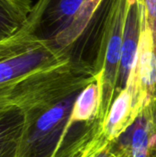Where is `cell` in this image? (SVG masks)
<instances>
[{"label": "cell", "mask_w": 156, "mask_h": 157, "mask_svg": "<svg viewBox=\"0 0 156 157\" xmlns=\"http://www.w3.org/2000/svg\"><path fill=\"white\" fill-rule=\"evenodd\" d=\"M131 0H103L92 20L97 34L94 68L100 88L99 116L105 121L117 90L125 24Z\"/></svg>", "instance_id": "1"}, {"label": "cell", "mask_w": 156, "mask_h": 157, "mask_svg": "<svg viewBox=\"0 0 156 157\" xmlns=\"http://www.w3.org/2000/svg\"><path fill=\"white\" fill-rule=\"evenodd\" d=\"M74 59L68 52L40 40L0 60V97L19 80Z\"/></svg>", "instance_id": "2"}, {"label": "cell", "mask_w": 156, "mask_h": 157, "mask_svg": "<svg viewBox=\"0 0 156 157\" xmlns=\"http://www.w3.org/2000/svg\"><path fill=\"white\" fill-rule=\"evenodd\" d=\"M86 0H50L33 5L23 30L39 40L51 41L73 20Z\"/></svg>", "instance_id": "3"}, {"label": "cell", "mask_w": 156, "mask_h": 157, "mask_svg": "<svg viewBox=\"0 0 156 157\" xmlns=\"http://www.w3.org/2000/svg\"><path fill=\"white\" fill-rule=\"evenodd\" d=\"M130 80L136 86L144 109L156 94V44L142 6V32L135 67Z\"/></svg>", "instance_id": "4"}, {"label": "cell", "mask_w": 156, "mask_h": 157, "mask_svg": "<svg viewBox=\"0 0 156 157\" xmlns=\"http://www.w3.org/2000/svg\"><path fill=\"white\" fill-rule=\"evenodd\" d=\"M142 32V4L140 0H131L125 24L121 58L119 70L117 90H124L135 67Z\"/></svg>", "instance_id": "5"}, {"label": "cell", "mask_w": 156, "mask_h": 157, "mask_svg": "<svg viewBox=\"0 0 156 157\" xmlns=\"http://www.w3.org/2000/svg\"><path fill=\"white\" fill-rule=\"evenodd\" d=\"M27 127V116L19 108L0 109V157H19Z\"/></svg>", "instance_id": "6"}, {"label": "cell", "mask_w": 156, "mask_h": 157, "mask_svg": "<svg viewBox=\"0 0 156 157\" xmlns=\"http://www.w3.org/2000/svg\"><path fill=\"white\" fill-rule=\"evenodd\" d=\"M133 108V98L131 90L126 87L120 91L113 101L103 122V132L108 141L119 137L137 118Z\"/></svg>", "instance_id": "7"}, {"label": "cell", "mask_w": 156, "mask_h": 157, "mask_svg": "<svg viewBox=\"0 0 156 157\" xmlns=\"http://www.w3.org/2000/svg\"><path fill=\"white\" fill-rule=\"evenodd\" d=\"M102 2L103 0H86L70 24L51 41V44L72 54L73 48L86 31Z\"/></svg>", "instance_id": "8"}, {"label": "cell", "mask_w": 156, "mask_h": 157, "mask_svg": "<svg viewBox=\"0 0 156 157\" xmlns=\"http://www.w3.org/2000/svg\"><path fill=\"white\" fill-rule=\"evenodd\" d=\"M31 9L10 0H0V43L19 33Z\"/></svg>", "instance_id": "9"}, {"label": "cell", "mask_w": 156, "mask_h": 157, "mask_svg": "<svg viewBox=\"0 0 156 157\" xmlns=\"http://www.w3.org/2000/svg\"><path fill=\"white\" fill-rule=\"evenodd\" d=\"M100 88L97 80L85 87L74 102L71 122L89 121L99 117Z\"/></svg>", "instance_id": "10"}, {"label": "cell", "mask_w": 156, "mask_h": 157, "mask_svg": "<svg viewBox=\"0 0 156 157\" xmlns=\"http://www.w3.org/2000/svg\"><path fill=\"white\" fill-rule=\"evenodd\" d=\"M126 132L127 146L131 148V157H148L150 138V117L145 107Z\"/></svg>", "instance_id": "11"}, {"label": "cell", "mask_w": 156, "mask_h": 157, "mask_svg": "<svg viewBox=\"0 0 156 157\" xmlns=\"http://www.w3.org/2000/svg\"><path fill=\"white\" fill-rule=\"evenodd\" d=\"M38 41L40 40L29 35H27L22 28L17 35L6 41L0 43V60L27 47H29Z\"/></svg>", "instance_id": "12"}, {"label": "cell", "mask_w": 156, "mask_h": 157, "mask_svg": "<svg viewBox=\"0 0 156 157\" xmlns=\"http://www.w3.org/2000/svg\"><path fill=\"white\" fill-rule=\"evenodd\" d=\"M150 117V138L148 157H156V94L147 105Z\"/></svg>", "instance_id": "13"}, {"label": "cell", "mask_w": 156, "mask_h": 157, "mask_svg": "<svg viewBox=\"0 0 156 157\" xmlns=\"http://www.w3.org/2000/svg\"><path fill=\"white\" fill-rule=\"evenodd\" d=\"M156 44V0H140Z\"/></svg>", "instance_id": "14"}, {"label": "cell", "mask_w": 156, "mask_h": 157, "mask_svg": "<svg viewBox=\"0 0 156 157\" xmlns=\"http://www.w3.org/2000/svg\"><path fill=\"white\" fill-rule=\"evenodd\" d=\"M13 2L18 4V5H21V6H29V7H31L33 5L31 3L30 0H12Z\"/></svg>", "instance_id": "15"}, {"label": "cell", "mask_w": 156, "mask_h": 157, "mask_svg": "<svg viewBox=\"0 0 156 157\" xmlns=\"http://www.w3.org/2000/svg\"><path fill=\"white\" fill-rule=\"evenodd\" d=\"M50 0H38L37 1V3L35 4V5H38V6H41V5H44V4H46L47 2H49Z\"/></svg>", "instance_id": "16"}, {"label": "cell", "mask_w": 156, "mask_h": 157, "mask_svg": "<svg viewBox=\"0 0 156 157\" xmlns=\"http://www.w3.org/2000/svg\"><path fill=\"white\" fill-rule=\"evenodd\" d=\"M120 155H119V156H116V155H113V156H112V157H120Z\"/></svg>", "instance_id": "17"}, {"label": "cell", "mask_w": 156, "mask_h": 157, "mask_svg": "<svg viewBox=\"0 0 156 157\" xmlns=\"http://www.w3.org/2000/svg\"><path fill=\"white\" fill-rule=\"evenodd\" d=\"M123 157H131V156H130V155H126V156H123Z\"/></svg>", "instance_id": "18"}, {"label": "cell", "mask_w": 156, "mask_h": 157, "mask_svg": "<svg viewBox=\"0 0 156 157\" xmlns=\"http://www.w3.org/2000/svg\"><path fill=\"white\" fill-rule=\"evenodd\" d=\"M10 1H12V0H10ZM28 7H29V6H28ZM31 7H32V6H31Z\"/></svg>", "instance_id": "19"}]
</instances>
